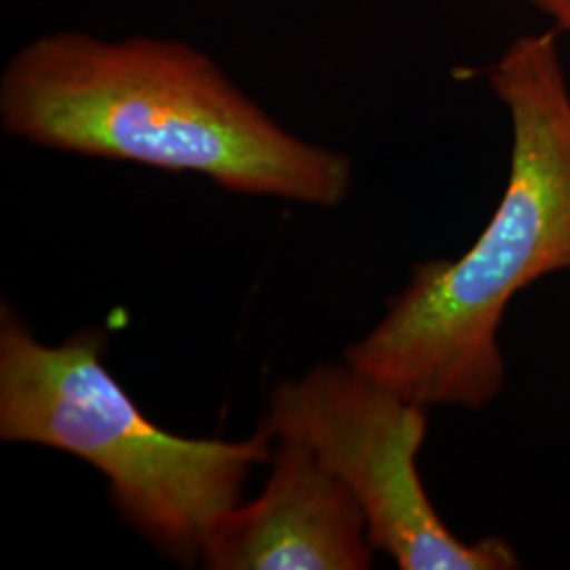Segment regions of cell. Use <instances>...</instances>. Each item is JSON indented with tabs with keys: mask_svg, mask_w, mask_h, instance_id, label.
<instances>
[{
	"mask_svg": "<svg viewBox=\"0 0 570 570\" xmlns=\"http://www.w3.org/2000/svg\"><path fill=\"white\" fill-rule=\"evenodd\" d=\"M0 119L26 142L197 174L237 195L336 207L353 186L346 155L287 131L180 41L39 37L2 72Z\"/></svg>",
	"mask_w": 570,
	"mask_h": 570,
	"instance_id": "cell-1",
	"label": "cell"
},
{
	"mask_svg": "<svg viewBox=\"0 0 570 570\" xmlns=\"http://www.w3.org/2000/svg\"><path fill=\"white\" fill-rule=\"evenodd\" d=\"M558 30L524 35L490 66L508 108V188L468 252L414 266L345 362L423 406L480 410L501 393L499 330L511 301L570 268V89Z\"/></svg>",
	"mask_w": 570,
	"mask_h": 570,
	"instance_id": "cell-2",
	"label": "cell"
},
{
	"mask_svg": "<svg viewBox=\"0 0 570 570\" xmlns=\"http://www.w3.org/2000/svg\"><path fill=\"white\" fill-rule=\"evenodd\" d=\"M106 334L87 327L41 343L0 308V438L61 450L98 469L122 520L178 564L204 562L212 532L239 505L273 435L202 440L155 425L104 364Z\"/></svg>",
	"mask_w": 570,
	"mask_h": 570,
	"instance_id": "cell-3",
	"label": "cell"
},
{
	"mask_svg": "<svg viewBox=\"0 0 570 570\" xmlns=\"http://www.w3.org/2000/svg\"><path fill=\"white\" fill-rule=\"evenodd\" d=\"M261 428L313 450L366 515L374 550L402 570H513L499 537L468 543L444 524L419 473L428 406L345 364H320L279 383Z\"/></svg>",
	"mask_w": 570,
	"mask_h": 570,
	"instance_id": "cell-4",
	"label": "cell"
},
{
	"mask_svg": "<svg viewBox=\"0 0 570 570\" xmlns=\"http://www.w3.org/2000/svg\"><path fill=\"white\" fill-rule=\"evenodd\" d=\"M277 442L263 494L226 513L205 569H370L374 546L355 497L306 444Z\"/></svg>",
	"mask_w": 570,
	"mask_h": 570,
	"instance_id": "cell-5",
	"label": "cell"
},
{
	"mask_svg": "<svg viewBox=\"0 0 570 570\" xmlns=\"http://www.w3.org/2000/svg\"><path fill=\"white\" fill-rule=\"evenodd\" d=\"M527 2L532 9L548 16L558 32L570 35V0H527Z\"/></svg>",
	"mask_w": 570,
	"mask_h": 570,
	"instance_id": "cell-6",
	"label": "cell"
}]
</instances>
